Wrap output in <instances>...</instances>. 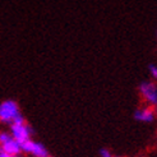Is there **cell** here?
Wrapping results in <instances>:
<instances>
[{"instance_id": "9c48e42d", "label": "cell", "mask_w": 157, "mask_h": 157, "mask_svg": "<svg viewBox=\"0 0 157 157\" xmlns=\"http://www.w3.org/2000/svg\"><path fill=\"white\" fill-rule=\"evenodd\" d=\"M0 157H22L21 155H9V153H5L3 151H0Z\"/></svg>"}, {"instance_id": "277c9868", "label": "cell", "mask_w": 157, "mask_h": 157, "mask_svg": "<svg viewBox=\"0 0 157 157\" xmlns=\"http://www.w3.org/2000/svg\"><path fill=\"white\" fill-rule=\"evenodd\" d=\"M0 151L9 155H21L22 147L21 143L10 136L9 132H0Z\"/></svg>"}, {"instance_id": "3957f363", "label": "cell", "mask_w": 157, "mask_h": 157, "mask_svg": "<svg viewBox=\"0 0 157 157\" xmlns=\"http://www.w3.org/2000/svg\"><path fill=\"white\" fill-rule=\"evenodd\" d=\"M9 133L10 136L19 142L21 144L25 143L26 140L32 138V134H33V130L29 125L25 121H19V123H13L10 124V128H9Z\"/></svg>"}, {"instance_id": "5b68a950", "label": "cell", "mask_w": 157, "mask_h": 157, "mask_svg": "<svg viewBox=\"0 0 157 157\" xmlns=\"http://www.w3.org/2000/svg\"><path fill=\"white\" fill-rule=\"evenodd\" d=\"M21 147L23 153L29 155L32 157H49V151L45 147V144H42L41 142H37V140H33L32 138L26 140L25 143H22Z\"/></svg>"}, {"instance_id": "7a4b0ae2", "label": "cell", "mask_w": 157, "mask_h": 157, "mask_svg": "<svg viewBox=\"0 0 157 157\" xmlns=\"http://www.w3.org/2000/svg\"><path fill=\"white\" fill-rule=\"evenodd\" d=\"M139 95L144 102L151 106L157 107V82L155 81H143L138 87Z\"/></svg>"}, {"instance_id": "8fae6325", "label": "cell", "mask_w": 157, "mask_h": 157, "mask_svg": "<svg viewBox=\"0 0 157 157\" xmlns=\"http://www.w3.org/2000/svg\"><path fill=\"white\" fill-rule=\"evenodd\" d=\"M49 157H50V156H49Z\"/></svg>"}, {"instance_id": "8992f818", "label": "cell", "mask_w": 157, "mask_h": 157, "mask_svg": "<svg viewBox=\"0 0 157 157\" xmlns=\"http://www.w3.org/2000/svg\"><path fill=\"white\" fill-rule=\"evenodd\" d=\"M133 116L139 123L151 124L156 119V111L151 106H143V107H138L134 111V114H133Z\"/></svg>"}, {"instance_id": "30bf717a", "label": "cell", "mask_w": 157, "mask_h": 157, "mask_svg": "<svg viewBox=\"0 0 157 157\" xmlns=\"http://www.w3.org/2000/svg\"><path fill=\"white\" fill-rule=\"evenodd\" d=\"M113 157H124V156H119V155H117V156H113Z\"/></svg>"}, {"instance_id": "52a82bcc", "label": "cell", "mask_w": 157, "mask_h": 157, "mask_svg": "<svg viewBox=\"0 0 157 157\" xmlns=\"http://www.w3.org/2000/svg\"><path fill=\"white\" fill-rule=\"evenodd\" d=\"M148 73H150L152 81L157 82V65L156 64H150L148 65Z\"/></svg>"}, {"instance_id": "ba28073f", "label": "cell", "mask_w": 157, "mask_h": 157, "mask_svg": "<svg viewBox=\"0 0 157 157\" xmlns=\"http://www.w3.org/2000/svg\"><path fill=\"white\" fill-rule=\"evenodd\" d=\"M98 155H100V157H113L114 156L107 148H101V150L98 151Z\"/></svg>"}, {"instance_id": "6da1fadb", "label": "cell", "mask_w": 157, "mask_h": 157, "mask_svg": "<svg viewBox=\"0 0 157 157\" xmlns=\"http://www.w3.org/2000/svg\"><path fill=\"white\" fill-rule=\"evenodd\" d=\"M25 121L19 105L14 100H5L0 102V123L10 125L13 123Z\"/></svg>"}]
</instances>
